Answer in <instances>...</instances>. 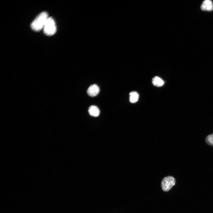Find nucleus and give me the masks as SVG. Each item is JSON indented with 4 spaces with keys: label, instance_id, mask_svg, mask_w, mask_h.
<instances>
[{
    "label": "nucleus",
    "instance_id": "obj_1",
    "mask_svg": "<svg viewBox=\"0 0 213 213\" xmlns=\"http://www.w3.org/2000/svg\"><path fill=\"white\" fill-rule=\"evenodd\" d=\"M48 18V14L46 12H42L36 17L31 23V28L34 31H40L43 28Z\"/></svg>",
    "mask_w": 213,
    "mask_h": 213
},
{
    "label": "nucleus",
    "instance_id": "obj_2",
    "mask_svg": "<svg viewBox=\"0 0 213 213\" xmlns=\"http://www.w3.org/2000/svg\"><path fill=\"white\" fill-rule=\"evenodd\" d=\"M43 29L44 33L47 36H52L55 33L56 27L54 20L52 17H49Z\"/></svg>",
    "mask_w": 213,
    "mask_h": 213
},
{
    "label": "nucleus",
    "instance_id": "obj_3",
    "mask_svg": "<svg viewBox=\"0 0 213 213\" xmlns=\"http://www.w3.org/2000/svg\"><path fill=\"white\" fill-rule=\"evenodd\" d=\"M176 183L175 178L173 176L169 175L163 178L161 182V186L162 190L164 192L169 191Z\"/></svg>",
    "mask_w": 213,
    "mask_h": 213
},
{
    "label": "nucleus",
    "instance_id": "obj_4",
    "mask_svg": "<svg viewBox=\"0 0 213 213\" xmlns=\"http://www.w3.org/2000/svg\"><path fill=\"white\" fill-rule=\"evenodd\" d=\"M99 91V87L97 85L94 84L89 87L87 90V93L90 96L94 97L98 94Z\"/></svg>",
    "mask_w": 213,
    "mask_h": 213
},
{
    "label": "nucleus",
    "instance_id": "obj_5",
    "mask_svg": "<svg viewBox=\"0 0 213 213\" xmlns=\"http://www.w3.org/2000/svg\"><path fill=\"white\" fill-rule=\"evenodd\" d=\"M201 9L204 11H211L213 9V4L210 0H205L202 3Z\"/></svg>",
    "mask_w": 213,
    "mask_h": 213
},
{
    "label": "nucleus",
    "instance_id": "obj_6",
    "mask_svg": "<svg viewBox=\"0 0 213 213\" xmlns=\"http://www.w3.org/2000/svg\"><path fill=\"white\" fill-rule=\"evenodd\" d=\"M88 111L91 115L95 117L98 116L100 114V111L99 108L94 105L90 106L88 108Z\"/></svg>",
    "mask_w": 213,
    "mask_h": 213
},
{
    "label": "nucleus",
    "instance_id": "obj_7",
    "mask_svg": "<svg viewBox=\"0 0 213 213\" xmlns=\"http://www.w3.org/2000/svg\"><path fill=\"white\" fill-rule=\"evenodd\" d=\"M152 82L154 85L157 87H161L164 84V81L157 76L154 77L152 79Z\"/></svg>",
    "mask_w": 213,
    "mask_h": 213
},
{
    "label": "nucleus",
    "instance_id": "obj_8",
    "mask_svg": "<svg viewBox=\"0 0 213 213\" xmlns=\"http://www.w3.org/2000/svg\"><path fill=\"white\" fill-rule=\"evenodd\" d=\"M130 102L133 103L136 102L139 98V94L136 91H132L129 94Z\"/></svg>",
    "mask_w": 213,
    "mask_h": 213
},
{
    "label": "nucleus",
    "instance_id": "obj_9",
    "mask_svg": "<svg viewBox=\"0 0 213 213\" xmlns=\"http://www.w3.org/2000/svg\"><path fill=\"white\" fill-rule=\"evenodd\" d=\"M205 141L208 145L213 146V133L208 135L205 138Z\"/></svg>",
    "mask_w": 213,
    "mask_h": 213
}]
</instances>
